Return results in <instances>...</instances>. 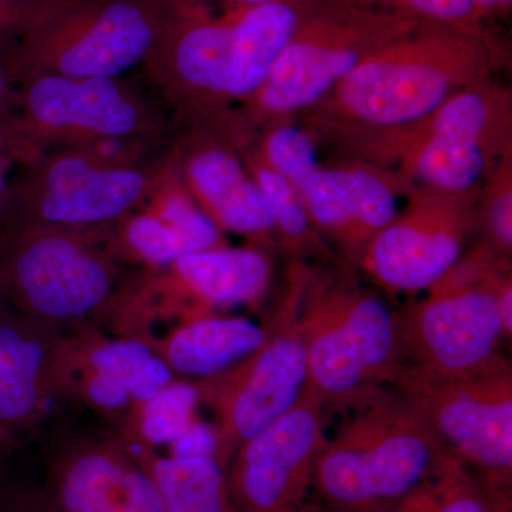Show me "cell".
I'll return each mask as SVG.
<instances>
[{
    "mask_svg": "<svg viewBox=\"0 0 512 512\" xmlns=\"http://www.w3.org/2000/svg\"><path fill=\"white\" fill-rule=\"evenodd\" d=\"M490 56L481 28L419 20L363 60L323 101L336 123L392 134L409 128L414 144L451 96L481 82Z\"/></svg>",
    "mask_w": 512,
    "mask_h": 512,
    "instance_id": "1",
    "label": "cell"
},
{
    "mask_svg": "<svg viewBox=\"0 0 512 512\" xmlns=\"http://www.w3.org/2000/svg\"><path fill=\"white\" fill-rule=\"evenodd\" d=\"M313 478L329 512H384L458 460L402 393L377 387L349 404Z\"/></svg>",
    "mask_w": 512,
    "mask_h": 512,
    "instance_id": "2",
    "label": "cell"
},
{
    "mask_svg": "<svg viewBox=\"0 0 512 512\" xmlns=\"http://www.w3.org/2000/svg\"><path fill=\"white\" fill-rule=\"evenodd\" d=\"M299 328L308 355L306 387L329 412L392 384L396 322L382 296L360 285L348 266L296 268Z\"/></svg>",
    "mask_w": 512,
    "mask_h": 512,
    "instance_id": "3",
    "label": "cell"
},
{
    "mask_svg": "<svg viewBox=\"0 0 512 512\" xmlns=\"http://www.w3.org/2000/svg\"><path fill=\"white\" fill-rule=\"evenodd\" d=\"M429 291L394 312L397 372L430 379L464 375L494 359L501 340L511 338L510 265L494 249L460 259Z\"/></svg>",
    "mask_w": 512,
    "mask_h": 512,
    "instance_id": "4",
    "label": "cell"
},
{
    "mask_svg": "<svg viewBox=\"0 0 512 512\" xmlns=\"http://www.w3.org/2000/svg\"><path fill=\"white\" fill-rule=\"evenodd\" d=\"M0 276L13 311L49 328H99L127 278L104 244L103 229L9 224Z\"/></svg>",
    "mask_w": 512,
    "mask_h": 512,
    "instance_id": "5",
    "label": "cell"
},
{
    "mask_svg": "<svg viewBox=\"0 0 512 512\" xmlns=\"http://www.w3.org/2000/svg\"><path fill=\"white\" fill-rule=\"evenodd\" d=\"M171 0H39L18 30L16 70L119 77L143 64Z\"/></svg>",
    "mask_w": 512,
    "mask_h": 512,
    "instance_id": "6",
    "label": "cell"
},
{
    "mask_svg": "<svg viewBox=\"0 0 512 512\" xmlns=\"http://www.w3.org/2000/svg\"><path fill=\"white\" fill-rule=\"evenodd\" d=\"M261 249L218 247L128 274L99 328L114 336L154 338L161 322H191L238 305H255L271 284Z\"/></svg>",
    "mask_w": 512,
    "mask_h": 512,
    "instance_id": "7",
    "label": "cell"
},
{
    "mask_svg": "<svg viewBox=\"0 0 512 512\" xmlns=\"http://www.w3.org/2000/svg\"><path fill=\"white\" fill-rule=\"evenodd\" d=\"M417 22L340 0H308L291 42L265 83L247 99L248 113L281 117L309 109L363 60Z\"/></svg>",
    "mask_w": 512,
    "mask_h": 512,
    "instance_id": "8",
    "label": "cell"
},
{
    "mask_svg": "<svg viewBox=\"0 0 512 512\" xmlns=\"http://www.w3.org/2000/svg\"><path fill=\"white\" fill-rule=\"evenodd\" d=\"M36 440L40 480L25 494L43 512H165L156 484L106 421L70 412Z\"/></svg>",
    "mask_w": 512,
    "mask_h": 512,
    "instance_id": "9",
    "label": "cell"
},
{
    "mask_svg": "<svg viewBox=\"0 0 512 512\" xmlns=\"http://www.w3.org/2000/svg\"><path fill=\"white\" fill-rule=\"evenodd\" d=\"M298 313L295 268L288 292L266 320L264 343L224 372L195 383L200 403L214 414V457L224 470L245 441L291 409L308 383V355Z\"/></svg>",
    "mask_w": 512,
    "mask_h": 512,
    "instance_id": "10",
    "label": "cell"
},
{
    "mask_svg": "<svg viewBox=\"0 0 512 512\" xmlns=\"http://www.w3.org/2000/svg\"><path fill=\"white\" fill-rule=\"evenodd\" d=\"M390 387L430 424L444 447L485 483L510 487L512 474V367L504 355L447 379L397 372Z\"/></svg>",
    "mask_w": 512,
    "mask_h": 512,
    "instance_id": "11",
    "label": "cell"
},
{
    "mask_svg": "<svg viewBox=\"0 0 512 512\" xmlns=\"http://www.w3.org/2000/svg\"><path fill=\"white\" fill-rule=\"evenodd\" d=\"M15 119L39 150L86 146L104 138L157 140L164 119L117 77L20 76Z\"/></svg>",
    "mask_w": 512,
    "mask_h": 512,
    "instance_id": "12",
    "label": "cell"
},
{
    "mask_svg": "<svg viewBox=\"0 0 512 512\" xmlns=\"http://www.w3.org/2000/svg\"><path fill=\"white\" fill-rule=\"evenodd\" d=\"M157 164L113 167L69 148L45 153L29 165L30 173L18 191L10 190L8 225L109 227L146 197Z\"/></svg>",
    "mask_w": 512,
    "mask_h": 512,
    "instance_id": "13",
    "label": "cell"
},
{
    "mask_svg": "<svg viewBox=\"0 0 512 512\" xmlns=\"http://www.w3.org/2000/svg\"><path fill=\"white\" fill-rule=\"evenodd\" d=\"M329 410L305 386L284 416L235 451L225 468L241 512H319L309 498L326 439Z\"/></svg>",
    "mask_w": 512,
    "mask_h": 512,
    "instance_id": "14",
    "label": "cell"
},
{
    "mask_svg": "<svg viewBox=\"0 0 512 512\" xmlns=\"http://www.w3.org/2000/svg\"><path fill=\"white\" fill-rule=\"evenodd\" d=\"M232 32L234 15L212 18L200 0H171L160 35L143 62L163 99L195 123L228 101Z\"/></svg>",
    "mask_w": 512,
    "mask_h": 512,
    "instance_id": "15",
    "label": "cell"
},
{
    "mask_svg": "<svg viewBox=\"0 0 512 512\" xmlns=\"http://www.w3.org/2000/svg\"><path fill=\"white\" fill-rule=\"evenodd\" d=\"M434 192L414 197L366 249L362 265L389 292L430 289L463 255L473 225L470 198Z\"/></svg>",
    "mask_w": 512,
    "mask_h": 512,
    "instance_id": "16",
    "label": "cell"
},
{
    "mask_svg": "<svg viewBox=\"0 0 512 512\" xmlns=\"http://www.w3.org/2000/svg\"><path fill=\"white\" fill-rule=\"evenodd\" d=\"M507 101L477 82L433 114L413 144L409 164L431 190L467 194L493 170L507 141Z\"/></svg>",
    "mask_w": 512,
    "mask_h": 512,
    "instance_id": "17",
    "label": "cell"
},
{
    "mask_svg": "<svg viewBox=\"0 0 512 512\" xmlns=\"http://www.w3.org/2000/svg\"><path fill=\"white\" fill-rule=\"evenodd\" d=\"M64 333L13 309L0 311V437L13 448L36 440L64 416L49 410L50 404H67L53 372Z\"/></svg>",
    "mask_w": 512,
    "mask_h": 512,
    "instance_id": "18",
    "label": "cell"
},
{
    "mask_svg": "<svg viewBox=\"0 0 512 512\" xmlns=\"http://www.w3.org/2000/svg\"><path fill=\"white\" fill-rule=\"evenodd\" d=\"M168 160L218 228L252 238H265L276 231L264 192L228 147L192 131Z\"/></svg>",
    "mask_w": 512,
    "mask_h": 512,
    "instance_id": "19",
    "label": "cell"
},
{
    "mask_svg": "<svg viewBox=\"0 0 512 512\" xmlns=\"http://www.w3.org/2000/svg\"><path fill=\"white\" fill-rule=\"evenodd\" d=\"M299 194L316 231L328 235L356 264H362L377 232L397 217L392 183L370 168L322 167Z\"/></svg>",
    "mask_w": 512,
    "mask_h": 512,
    "instance_id": "20",
    "label": "cell"
},
{
    "mask_svg": "<svg viewBox=\"0 0 512 512\" xmlns=\"http://www.w3.org/2000/svg\"><path fill=\"white\" fill-rule=\"evenodd\" d=\"M265 338V325L217 315L175 325L163 338L154 336L151 346L175 377L201 380L241 362Z\"/></svg>",
    "mask_w": 512,
    "mask_h": 512,
    "instance_id": "21",
    "label": "cell"
},
{
    "mask_svg": "<svg viewBox=\"0 0 512 512\" xmlns=\"http://www.w3.org/2000/svg\"><path fill=\"white\" fill-rule=\"evenodd\" d=\"M308 0H274L234 13L227 99H249L291 42Z\"/></svg>",
    "mask_w": 512,
    "mask_h": 512,
    "instance_id": "22",
    "label": "cell"
},
{
    "mask_svg": "<svg viewBox=\"0 0 512 512\" xmlns=\"http://www.w3.org/2000/svg\"><path fill=\"white\" fill-rule=\"evenodd\" d=\"M123 440L156 484L165 512H241L229 494L225 470L214 456L163 457L141 441Z\"/></svg>",
    "mask_w": 512,
    "mask_h": 512,
    "instance_id": "23",
    "label": "cell"
},
{
    "mask_svg": "<svg viewBox=\"0 0 512 512\" xmlns=\"http://www.w3.org/2000/svg\"><path fill=\"white\" fill-rule=\"evenodd\" d=\"M198 403L195 383L174 379L147 402L133 404L114 429L150 447L168 446L195 420Z\"/></svg>",
    "mask_w": 512,
    "mask_h": 512,
    "instance_id": "24",
    "label": "cell"
},
{
    "mask_svg": "<svg viewBox=\"0 0 512 512\" xmlns=\"http://www.w3.org/2000/svg\"><path fill=\"white\" fill-rule=\"evenodd\" d=\"M249 174L261 187L271 205L276 231L289 252L298 255L330 258V252L320 241L303 204L301 194L282 175L275 173L261 158L248 157Z\"/></svg>",
    "mask_w": 512,
    "mask_h": 512,
    "instance_id": "25",
    "label": "cell"
},
{
    "mask_svg": "<svg viewBox=\"0 0 512 512\" xmlns=\"http://www.w3.org/2000/svg\"><path fill=\"white\" fill-rule=\"evenodd\" d=\"M490 485L453 461L384 512H487Z\"/></svg>",
    "mask_w": 512,
    "mask_h": 512,
    "instance_id": "26",
    "label": "cell"
},
{
    "mask_svg": "<svg viewBox=\"0 0 512 512\" xmlns=\"http://www.w3.org/2000/svg\"><path fill=\"white\" fill-rule=\"evenodd\" d=\"M259 158L298 191L322 168L312 136L292 124L271 128L264 138Z\"/></svg>",
    "mask_w": 512,
    "mask_h": 512,
    "instance_id": "27",
    "label": "cell"
},
{
    "mask_svg": "<svg viewBox=\"0 0 512 512\" xmlns=\"http://www.w3.org/2000/svg\"><path fill=\"white\" fill-rule=\"evenodd\" d=\"M360 8L406 16L413 20L476 26L474 0H340Z\"/></svg>",
    "mask_w": 512,
    "mask_h": 512,
    "instance_id": "28",
    "label": "cell"
},
{
    "mask_svg": "<svg viewBox=\"0 0 512 512\" xmlns=\"http://www.w3.org/2000/svg\"><path fill=\"white\" fill-rule=\"evenodd\" d=\"M175 376L170 367L157 355L138 367L137 372L128 379V393L133 404L144 403L160 393L173 382Z\"/></svg>",
    "mask_w": 512,
    "mask_h": 512,
    "instance_id": "29",
    "label": "cell"
},
{
    "mask_svg": "<svg viewBox=\"0 0 512 512\" xmlns=\"http://www.w3.org/2000/svg\"><path fill=\"white\" fill-rule=\"evenodd\" d=\"M487 227L495 247L510 252L512 247V192L510 180L495 190L487 211Z\"/></svg>",
    "mask_w": 512,
    "mask_h": 512,
    "instance_id": "30",
    "label": "cell"
},
{
    "mask_svg": "<svg viewBox=\"0 0 512 512\" xmlns=\"http://www.w3.org/2000/svg\"><path fill=\"white\" fill-rule=\"evenodd\" d=\"M168 447L173 457L215 456L217 434L214 426L194 420Z\"/></svg>",
    "mask_w": 512,
    "mask_h": 512,
    "instance_id": "31",
    "label": "cell"
},
{
    "mask_svg": "<svg viewBox=\"0 0 512 512\" xmlns=\"http://www.w3.org/2000/svg\"><path fill=\"white\" fill-rule=\"evenodd\" d=\"M0 151L28 165L45 154L26 137L15 117L6 114H0Z\"/></svg>",
    "mask_w": 512,
    "mask_h": 512,
    "instance_id": "32",
    "label": "cell"
},
{
    "mask_svg": "<svg viewBox=\"0 0 512 512\" xmlns=\"http://www.w3.org/2000/svg\"><path fill=\"white\" fill-rule=\"evenodd\" d=\"M33 5H35V0L22 3V5L0 3V33L18 32L23 23L28 20Z\"/></svg>",
    "mask_w": 512,
    "mask_h": 512,
    "instance_id": "33",
    "label": "cell"
},
{
    "mask_svg": "<svg viewBox=\"0 0 512 512\" xmlns=\"http://www.w3.org/2000/svg\"><path fill=\"white\" fill-rule=\"evenodd\" d=\"M19 94L15 92L5 70L0 67V114L15 116L18 110Z\"/></svg>",
    "mask_w": 512,
    "mask_h": 512,
    "instance_id": "34",
    "label": "cell"
},
{
    "mask_svg": "<svg viewBox=\"0 0 512 512\" xmlns=\"http://www.w3.org/2000/svg\"><path fill=\"white\" fill-rule=\"evenodd\" d=\"M0 512H43L25 493L3 495Z\"/></svg>",
    "mask_w": 512,
    "mask_h": 512,
    "instance_id": "35",
    "label": "cell"
},
{
    "mask_svg": "<svg viewBox=\"0 0 512 512\" xmlns=\"http://www.w3.org/2000/svg\"><path fill=\"white\" fill-rule=\"evenodd\" d=\"M10 160H13V158L0 151V220L5 217L10 197V188L8 187V180H6Z\"/></svg>",
    "mask_w": 512,
    "mask_h": 512,
    "instance_id": "36",
    "label": "cell"
},
{
    "mask_svg": "<svg viewBox=\"0 0 512 512\" xmlns=\"http://www.w3.org/2000/svg\"><path fill=\"white\" fill-rule=\"evenodd\" d=\"M487 512H512L511 500L510 497H508L507 490H505V488L490 485Z\"/></svg>",
    "mask_w": 512,
    "mask_h": 512,
    "instance_id": "37",
    "label": "cell"
},
{
    "mask_svg": "<svg viewBox=\"0 0 512 512\" xmlns=\"http://www.w3.org/2000/svg\"><path fill=\"white\" fill-rule=\"evenodd\" d=\"M512 0H474V13H476L477 22L487 15L501 12L511 8Z\"/></svg>",
    "mask_w": 512,
    "mask_h": 512,
    "instance_id": "38",
    "label": "cell"
},
{
    "mask_svg": "<svg viewBox=\"0 0 512 512\" xmlns=\"http://www.w3.org/2000/svg\"><path fill=\"white\" fill-rule=\"evenodd\" d=\"M15 451V448L12 446H9L8 443H6L5 440L0 437V463H2L3 458L6 456H9L10 453H13ZM3 494H0V500H2Z\"/></svg>",
    "mask_w": 512,
    "mask_h": 512,
    "instance_id": "39",
    "label": "cell"
},
{
    "mask_svg": "<svg viewBox=\"0 0 512 512\" xmlns=\"http://www.w3.org/2000/svg\"><path fill=\"white\" fill-rule=\"evenodd\" d=\"M228 2L237 3L239 6L261 5V3L274 2V0H228Z\"/></svg>",
    "mask_w": 512,
    "mask_h": 512,
    "instance_id": "40",
    "label": "cell"
},
{
    "mask_svg": "<svg viewBox=\"0 0 512 512\" xmlns=\"http://www.w3.org/2000/svg\"><path fill=\"white\" fill-rule=\"evenodd\" d=\"M8 308V302H6L5 292H3L2 276H0V311Z\"/></svg>",
    "mask_w": 512,
    "mask_h": 512,
    "instance_id": "41",
    "label": "cell"
},
{
    "mask_svg": "<svg viewBox=\"0 0 512 512\" xmlns=\"http://www.w3.org/2000/svg\"><path fill=\"white\" fill-rule=\"evenodd\" d=\"M33 2V0H0V3H9V5H22V3Z\"/></svg>",
    "mask_w": 512,
    "mask_h": 512,
    "instance_id": "42",
    "label": "cell"
}]
</instances>
